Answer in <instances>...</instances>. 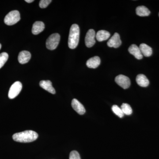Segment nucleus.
I'll return each instance as SVG.
<instances>
[{
  "mask_svg": "<svg viewBox=\"0 0 159 159\" xmlns=\"http://www.w3.org/2000/svg\"><path fill=\"white\" fill-rule=\"evenodd\" d=\"M38 138L37 133L32 130H26L15 134L12 139L16 142L27 143L35 141Z\"/></svg>",
  "mask_w": 159,
  "mask_h": 159,
  "instance_id": "nucleus-1",
  "label": "nucleus"
},
{
  "mask_svg": "<svg viewBox=\"0 0 159 159\" xmlns=\"http://www.w3.org/2000/svg\"><path fill=\"white\" fill-rule=\"evenodd\" d=\"M80 38V28L77 24H74L70 29L68 39L69 48L74 49L77 48L79 43Z\"/></svg>",
  "mask_w": 159,
  "mask_h": 159,
  "instance_id": "nucleus-2",
  "label": "nucleus"
},
{
  "mask_svg": "<svg viewBox=\"0 0 159 159\" xmlns=\"http://www.w3.org/2000/svg\"><path fill=\"white\" fill-rule=\"evenodd\" d=\"M20 19L19 11L13 10L9 12L4 19V22L8 25H12L17 23Z\"/></svg>",
  "mask_w": 159,
  "mask_h": 159,
  "instance_id": "nucleus-3",
  "label": "nucleus"
},
{
  "mask_svg": "<svg viewBox=\"0 0 159 159\" xmlns=\"http://www.w3.org/2000/svg\"><path fill=\"white\" fill-rule=\"evenodd\" d=\"M60 36L58 33L51 34L47 40L46 47L50 50H54L57 48L59 44Z\"/></svg>",
  "mask_w": 159,
  "mask_h": 159,
  "instance_id": "nucleus-4",
  "label": "nucleus"
},
{
  "mask_svg": "<svg viewBox=\"0 0 159 159\" xmlns=\"http://www.w3.org/2000/svg\"><path fill=\"white\" fill-rule=\"evenodd\" d=\"M22 88V85L20 81H16L13 83L9 89L8 94L9 98L12 99L17 97L21 91Z\"/></svg>",
  "mask_w": 159,
  "mask_h": 159,
  "instance_id": "nucleus-5",
  "label": "nucleus"
},
{
  "mask_svg": "<svg viewBox=\"0 0 159 159\" xmlns=\"http://www.w3.org/2000/svg\"><path fill=\"white\" fill-rule=\"evenodd\" d=\"M115 81L118 85L125 89L129 88L130 85V79L125 75H118L115 78Z\"/></svg>",
  "mask_w": 159,
  "mask_h": 159,
  "instance_id": "nucleus-6",
  "label": "nucleus"
},
{
  "mask_svg": "<svg viewBox=\"0 0 159 159\" xmlns=\"http://www.w3.org/2000/svg\"><path fill=\"white\" fill-rule=\"evenodd\" d=\"M96 32L93 29H89L88 31L85 38V43L87 47L90 48L94 45L96 43Z\"/></svg>",
  "mask_w": 159,
  "mask_h": 159,
  "instance_id": "nucleus-7",
  "label": "nucleus"
},
{
  "mask_svg": "<svg viewBox=\"0 0 159 159\" xmlns=\"http://www.w3.org/2000/svg\"><path fill=\"white\" fill-rule=\"evenodd\" d=\"M122 41L120 39V35L118 33H115L107 42V45L110 48H119L121 46Z\"/></svg>",
  "mask_w": 159,
  "mask_h": 159,
  "instance_id": "nucleus-8",
  "label": "nucleus"
},
{
  "mask_svg": "<svg viewBox=\"0 0 159 159\" xmlns=\"http://www.w3.org/2000/svg\"><path fill=\"white\" fill-rule=\"evenodd\" d=\"M73 109L80 115H84L85 113V109L84 106L76 99H73L71 102Z\"/></svg>",
  "mask_w": 159,
  "mask_h": 159,
  "instance_id": "nucleus-9",
  "label": "nucleus"
},
{
  "mask_svg": "<svg viewBox=\"0 0 159 159\" xmlns=\"http://www.w3.org/2000/svg\"><path fill=\"white\" fill-rule=\"evenodd\" d=\"M31 58V54L29 51H23L19 53L18 57L19 62L21 64L27 63Z\"/></svg>",
  "mask_w": 159,
  "mask_h": 159,
  "instance_id": "nucleus-10",
  "label": "nucleus"
},
{
  "mask_svg": "<svg viewBox=\"0 0 159 159\" xmlns=\"http://www.w3.org/2000/svg\"><path fill=\"white\" fill-rule=\"evenodd\" d=\"M128 51L130 54L133 55L137 59H142L143 55L142 54L139 47L135 44L131 45L128 49Z\"/></svg>",
  "mask_w": 159,
  "mask_h": 159,
  "instance_id": "nucleus-11",
  "label": "nucleus"
},
{
  "mask_svg": "<svg viewBox=\"0 0 159 159\" xmlns=\"http://www.w3.org/2000/svg\"><path fill=\"white\" fill-rule=\"evenodd\" d=\"M39 85L41 87L51 94H54L56 93L55 89L52 86V83L50 80H41L39 83Z\"/></svg>",
  "mask_w": 159,
  "mask_h": 159,
  "instance_id": "nucleus-12",
  "label": "nucleus"
},
{
  "mask_svg": "<svg viewBox=\"0 0 159 159\" xmlns=\"http://www.w3.org/2000/svg\"><path fill=\"white\" fill-rule=\"evenodd\" d=\"M100 58L98 56L91 57L87 61L86 65L89 68L96 69L100 65Z\"/></svg>",
  "mask_w": 159,
  "mask_h": 159,
  "instance_id": "nucleus-13",
  "label": "nucleus"
},
{
  "mask_svg": "<svg viewBox=\"0 0 159 159\" xmlns=\"http://www.w3.org/2000/svg\"><path fill=\"white\" fill-rule=\"evenodd\" d=\"M45 29V25L43 22L36 21L34 23L32 26V34H38L41 32H42Z\"/></svg>",
  "mask_w": 159,
  "mask_h": 159,
  "instance_id": "nucleus-14",
  "label": "nucleus"
},
{
  "mask_svg": "<svg viewBox=\"0 0 159 159\" xmlns=\"http://www.w3.org/2000/svg\"><path fill=\"white\" fill-rule=\"evenodd\" d=\"M136 80L137 84L142 87H146L149 85V80L144 74H139L137 76Z\"/></svg>",
  "mask_w": 159,
  "mask_h": 159,
  "instance_id": "nucleus-15",
  "label": "nucleus"
},
{
  "mask_svg": "<svg viewBox=\"0 0 159 159\" xmlns=\"http://www.w3.org/2000/svg\"><path fill=\"white\" fill-rule=\"evenodd\" d=\"M110 35V33L108 31L105 30H100L96 34V38L98 41L102 42L108 39Z\"/></svg>",
  "mask_w": 159,
  "mask_h": 159,
  "instance_id": "nucleus-16",
  "label": "nucleus"
},
{
  "mask_svg": "<svg viewBox=\"0 0 159 159\" xmlns=\"http://www.w3.org/2000/svg\"><path fill=\"white\" fill-rule=\"evenodd\" d=\"M139 48L143 56L144 55L145 57H148L151 56L152 54V49L150 47L147 45L146 44H141Z\"/></svg>",
  "mask_w": 159,
  "mask_h": 159,
  "instance_id": "nucleus-17",
  "label": "nucleus"
},
{
  "mask_svg": "<svg viewBox=\"0 0 159 159\" xmlns=\"http://www.w3.org/2000/svg\"><path fill=\"white\" fill-rule=\"evenodd\" d=\"M137 15L140 16H147L150 14L149 9L145 6H139L136 9Z\"/></svg>",
  "mask_w": 159,
  "mask_h": 159,
  "instance_id": "nucleus-18",
  "label": "nucleus"
},
{
  "mask_svg": "<svg viewBox=\"0 0 159 159\" xmlns=\"http://www.w3.org/2000/svg\"><path fill=\"white\" fill-rule=\"evenodd\" d=\"M121 109L124 115L129 116L132 113V109L131 107L127 103H122L121 107Z\"/></svg>",
  "mask_w": 159,
  "mask_h": 159,
  "instance_id": "nucleus-19",
  "label": "nucleus"
},
{
  "mask_svg": "<svg viewBox=\"0 0 159 159\" xmlns=\"http://www.w3.org/2000/svg\"><path fill=\"white\" fill-rule=\"evenodd\" d=\"M9 58V55L6 52H3L0 54V69L5 65Z\"/></svg>",
  "mask_w": 159,
  "mask_h": 159,
  "instance_id": "nucleus-20",
  "label": "nucleus"
},
{
  "mask_svg": "<svg viewBox=\"0 0 159 159\" xmlns=\"http://www.w3.org/2000/svg\"><path fill=\"white\" fill-rule=\"evenodd\" d=\"M112 110L114 113L117 115L119 118H122L124 116V113L122 112L121 108L119 107L118 106L116 105L113 106L112 107Z\"/></svg>",
  "mask_w": 159,
  "mask_h": 159,
  "instance_id": "nucleus-21",
  "label": "nucleus"
},
{
  "mask_svg": "<svg viewBox=\"0 0 159 159\" xmlns=\"http://www.w3.org/2000/svg\"><path fill=\"white\" fill-rule=\"evenodd\" d=\"M51 2V0H41L39 2V7L42 9L47 8Z\"/></svg>",
  "mask_w": 159,
  "mask_h": 159,
  "instance_id": "nucleus-22",
  "label": "nucleus"
},
{
  "mask_svg": "<svg viewBox=\"0 0 159 159\" xmlns=\"http://www.w3.org/2000/svg\"><path fill=\"white\" fill-rule=\"evenodd\" d=\"M70 159H81L80 156L77 151H72L70 153Z\"/></svg>",
  "mask_w": 159,
  "mask_h": 159,
  "instance_id": "nucleus-23",
  "label": "nucleus"
},
{
  "mask_svg": "<svg viewBox=\"0 0 159 159\" xmlns=\"http://www.w3.org/2000/svg\"><path fill=\"white\" fill-rule=\"evenodd\" d=\"M25 2H27V3H31L34 2V0H25Z\"/></svg>",
  "mask_w": 159,
  "mask_h": 159,
  "instance_id": "nucleus-24",
  "label": "nucleus"
},
{
  "mask_svg": "<svg viewBox=\"0 0 159 159\" xmlns=\"http://www.w3.org/2000/svg\"><path fill=\"white\" fill-rule=\"evenodd\" d=\"M1 48H2V45H1V44H0V50H1Z\"/></svg>",
  "mask_w": 159,
  "mask_h": 159,
  "instance_id": "nucleus-25",
  "label": "nucleus"
},
{
  "mask_svg": "<svg viewBox=\"0 0 159 159\" xmlns=\"http://www.w3.org/2000/svg\"></svg>",
  "mask_w": 159,
  "mask_h": 159,
  "instance_id": "nucleus-26",
  "label": "nucleus"
}]
</instances>
